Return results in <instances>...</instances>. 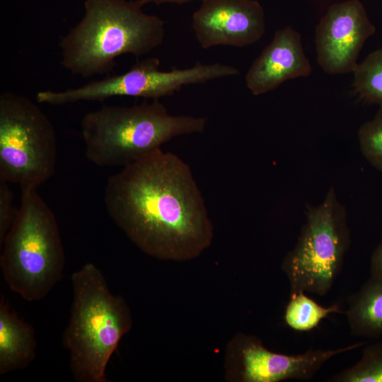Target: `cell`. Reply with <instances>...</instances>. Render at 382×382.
Here are the masks:
<instances>
[{
    "instance_id": "cell-1",
    "label": "cell",
    "mask_w": 382,
    "mask_h": 382,
    "mask_svg": "<svg viewBox=\"0 0 382 382\" xmlns=\"http://www.w3.org/2000/svg\"><path fill=\"white\" fill-rule=\"evenodd\" d=\"M106 211L115 224L146 253L185 260L210 244L213 229L190 166L162 150L109 177Z\"/></svg>"
},
{
    "instance_id": "cell-2",
    "label": "cell",
    "mask_w": 382,
    "mask_h": 382,
    "mask_svg": "<svg viewBox=\"0 0 382 382\" xmlns=\"http://www.w3.org/2000/svg\"><path fill=\"white\" fill-rule=\"evenodd\" d=\"M139 0H85L84 15L61 38L62 66L83 78L109 74L123 54L138 58L161 45L165 22Z\"/></svg>"
},
{
    "instance_id": "cell-3",
    "label": "cell",
    "mask_w": 382,
    "mask_h": 382,
    "mask_svg": "<svg viewBox=\"0 0 382 382\" xmlns=\"http://www.w3.org/2000/svg\"><path fill=\"white\" fill-rule=\"evenodd\" d=\"M73 301L63 345L77 382H108L105 369L132 316L124 299L111 293L100 270L92 262L71 276Z\"/></svg>"
},
{
    "instance_id": "cell-4",
    "label": "cell",
    "mask_w": 382,
    "mask_h": 382,
    "mask_svg": "<svg viewBox=\"0 0 382 382\" xmlns=\"http://www.w3.org/2000/svg\"><path fill=\"white\" fill-rule=\"evenodd\" d=\"M206 123L202 117L172 115L154 100L89 112L81 119V134L90 161L124 167L159 151L174 137L203 132Z\"/></svg>"
},
{
    "instance_id": "cell-5",
    "label": "cell",
    "mask_w": 382,
    "mask_h": 382,
    "mask_svg": "<svg viewBox=\"0 0 382 382\" xmlns=\"http://www.w3.org/2000/svg\"><path fill=\"white\" fill-rule=\"evenodd\" d=\"M0 266L10 289L28 301L45 298L62 277L65 255L56 217L35 187H21Z\"/></svg>"
},
{
    "instance_id": "cell-6",
    "label": "cell",
    "mask_w": 382,
    "mask_h": 382,
    "mask_svg": "<svg viewBox=\"0 0 382 382\" xmlns=\"http://www.w3.org/2000/svg\"><path fill=\"white\" fill-rule=\"evenodd\" d=\"M57 137L33 101L11 91L0 94V180L37 187L55 173Z\"/></svg>"
},
{
    "instance_id": "cell-7",
    "label": "cell",
    "mask_w": 382,
    "mask_h": 382,
    "mask_svg": "<svg viewBox=\"0 0 382 382\" xmlns=\"http://www.w3.org/2000/svg\"><path fill=\"white\" fill-rule=\"evenodd\" d=\"M349 243L345 211L330 190L320 204L308 209L298 241L282 262L290 295H325L342 271Z\"/></svg>"
},
{
    "instance_id": "cell-8",
    "label": "cell",
    "mask_w": 382,
    "mask_h": 382,
    "mask_svg": "<svg viewBox=\"0 0 382 382\" xmlns=\"http://www.w3.org/2000/svg\"><path fill=\"white\" fill-rule=\"evenodd\" d=\"M158 58L137 62L127 72L93 81L82 86L62 91H40L35 98L39 103L61 105L78 101H103L115 96L141 97L158 100L173 95L185 86L236 76L239 70L220 63L197 62L191 67L159 69Z\"/></svg>"
},
{
    "instance_id": "cell-9",
    "label": "cell",
    "mask_w": 382,
    "mask_h": 382,
    "mask_svg": "<svg viewBox=\"0 0 382 382\" xmlns=\"http://www.w3.org/2000/svg\"><path fill=\"white\" fill-rule=\"evenodd\" d=\"M375 32L359 0L332 4L316 28L318 64L330 74L353 72L364 44Z\"/></svg>"
},
{
    "instance_id": "cell-10",
    "label": "cell",
    "mask_w": 382,
    "mask_h": 382,
    "mask_svg": "<svg viewBox=\"0 0 382 382\" xmlns=\"http://www.w3.org/2000/svg\"><path fill=\"white\" fill-rule=\"evenodd\" d=\"M192 28L203 49L221 45L242 48L262 37L265 14L257 0H203L192 14Z\"/></svg>"
},
{
    "instance_id": "cell-11",
    "label": "cell",
    "mask_w": 382,
    "mask_h": 382,
    "mask_svg": "<svg viewBox=\"0 0 382 382\" xmlns=\"http://www.w3.org/2000/svg\"><path fill=\"white\" fill-rule=\"evenodd\" d=\"M359 342L337 349H309L298 354H284L266 349L257 339L242 338L238 350L239 376L247 382H278L312 378L329 359L364 346Z\"/></svg>"
},
{
    "instance_id": "cell-12",
    "label": "cell",
    "mask_w": 382,
    "mask_h": 382,
    "mask_svg": "<svg viewBox=\"0 0 382 382\" xmlns=\"http://www.w3.org/2000/svg\"><path fill=\"white\" fill-rule=\"evenodd\" d=\"M311 63L301 35L291 27L277 30L271 42L254 60L245 76L254 96L270 92L287 80L309 76Z\"/></svg>"
},
{
    "instance_id": "cell-13",
    "label": "cell",
    "mask_w": 382,
    "mask_h": 382,
    "mask_svg": "<svg viewBox=\"0 0 382 382\" xmlns=\"http://www.w3.org/2000/svg\"><path fill=\"white\" fill-rule=\"evenodd\" d=\"M33 327L11 310L4 296L0 299V375L24 369L35 357Z\"/></svg>"
},
{
    "instance_id": "cell-14",
    "label": "cell",
    "mask_w": 382,
    "mask_h": 382,
    "mask_svg": "<svg viewBox=\"0 0 382 382\" xmlns=\"http://www.w3.org/2000/svg\"><path fill=\"white\" fill-rule=\"evenodd\" d=\"M346 312L352 335L382 336V278H370L347 299Z\"/></svg>"
},
{
    "instance_id": "cell-15",
    "label": "cell",
    "mask_w": 382,
    "mask_h": 382,
    "mask_svg": "<svg viewBox=\"0 0 382 382\" xmlns=\"http://www.w3.org/2000/svg\"><path fill=\"white\" fill-rule=\"evenodd\" d=\"M342 313L340 305L333 304L324 307L305 292L290 295L284 311V321L291 329L305 332L316 328L320 323L331 313Z\"/></svg>"
},
{
    "instance_id": "cell-16",
    "label": "cell",
    "mask_w": 382,
    "mask_h": 382,
    "mask_svg": "<svg viewBox=\"0 0 382 382\" xmlns=\"http://www.w3.org/2000/svg\"><path fill=\"white\" fill-rule=\"evenodd\" d=\"M352 73L355 93L364 100L382 108V49L370 53Z\"/></svg>"
},
{
    "instance_id": "cell-17",
    "label": "cell",
    "mask_w": 382,
    "mask_h": 382,
    "mask_svg": "<svg viewBox=\"0 0 382 382\" xmlns=\"http://www.w3.org/2000/svg\"><path fill=\"white\" fill-rule=\"evenodd\" d=\"M330 382H382V340L364 345L360 359L330 378Z\"/></svg>"
},
{
    "instance_id": "cell-18",
    "label": "cell",
    "mask_w": 382,
    "mask_h": 382,
    "mask_svg": "<svg viewBox=\"0 0 382 382\" xmlns=\"http://www.w3.org/2000/svg\"><path fill=\"white\" fill-rule=\"evenodd\" d=\"M359 139L366 158L382 172V108L373 120L361 127Z\"/></svg>"
},
{
    "instance_id": "cell-19",
    "label": "cell",
    "mask_w": 382,
    "mask_h": 382,
    "mask_svg": "<svg viewBox=\"0 0 382 382\" xmlns=\"http://www.w3.org/2000/svg\"><path fill=\"white\" fill-rule=\"evenodd\" d=\"M8 182L0 180V245L8 232L18 209L13 206V195Z\"/></svg>"
},
{
    "instance_id": "cell-20",
    "label": "cell",
    "mask_w": 382,
    "mask_h": 382,
    "mask_svg": "<svg viewBox=\"0 0 382 382\" xmlns=\"http://www.w3.org/2000/svg\"><path fill=\"white\" fill-rule=\"evenodd\" d=\"M370 272L371 277L382 278V241L371 255Z\"/></svg>"
},
{
    "instance_id": "cell-21",
    "label": "cell",
    "mask_w": 382,
    "mask_h": 382,
    "mask_svg": "<svg viewBox=\"0 0 382 382\" xmlns=\"http://www.w3.org/2000/svg\"><path fill=\"white\" fill-rule=\"evenodd\" d=\"M143 5L146 4H154L156 5L171 4H185L193 1H202L203 0H139Z\"/></svg>"
}]
</instances>
